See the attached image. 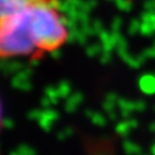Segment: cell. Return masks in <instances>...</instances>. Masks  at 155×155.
<instances>
[{
    "label": "cell",
    "instance_id": "1",
    "mask_svg": "<svg viewBox=\"0 0 155 155\" xmlns=\"http://www.w3.org/2000/svg\"><path fill=\"white\" fill-rule=\"evenodd\" d=\"M67 36L57 0L28 4L0 18V58H40L60 49Z\"/></svg>",
    "mask_w": 155,
    "mask_h": 155
},
{
    "label": "cell",
    "instance_id": "2",
    "mask_svg": "<svg viewBox=\"0 0 155 155\" xmlns=\"http://www.w3.org/2000/svg\"><path fill=\"white\" fill-rule=\"evenodd\" d=\"M39 2H53V0H0V18L8 16L28 4Z\"/></svg>",
    "mask_w": 155,
    "mask_h": 155
},
{
    "label": "cell",
    "instance_id": "3",
    "mask_svg": "<svg viewBox=\"0 0 155 155\" xmlns=\"http://www.w3.org/2000/svg\"><path fill=\"white\" fill-rule=\"evenodd\" d=\"M3 123V107H2V102H0V127Z\"/></svg>",
    "mask_w": 155,
    "mask_h": 155
}]
</instances>
